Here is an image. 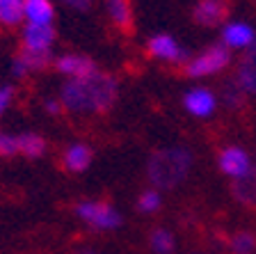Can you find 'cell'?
Wrapping results in <instances>:
<instances>
[{"label": "cell", "instance_id": "obj_17", "mask_svg": "<svg viewBox=\"0 0 256 254\" xmlns=\"http://www.w3.org/2000/svg\"><path fill=\"white\" fill-rule=\"evenodd\" d=\"M23 21V0H0V26L16 28Z\"/></svg>", "mask_w": 256, "mask_h": 254}, {"label": "cell", "instance_id": "obj_20", "mask_svg": "<svg viewBox=\"0 0 256 254\" xmlns=\"http://www.w3.org/2000/svg\"><path fill=\"white\" fill-rule=\"evenodd\" d=\"M231 254H256V238L250 231H238L229 240Z\"/></svg>", "mask_w": 256, "mask_h": 254}, {"label": "cell", "instance_id": "obj_9", "mask_svg": "<svg viewBox=\"0 0 256 254\" xmlns=\"http://www.w3.org/2000/svg\"><path fill=\"white\" fill-rule=\"evenodd\" d=\"M183 106L194 117H210L215 106H218V99H215V94L210 90H206V87H194V90H190L183 96Z\"/></svg>", "mask_w": 256, "mask_h": 254}, {"label": "cell", "instance_id": "obj_6", "mask_svg": "<svg viewBox=\"0 0 256 254\" xmlns=\"http://www.w3.org/2000/svg\"><path fill=\"white\" fill-rule=\"evenodd\" d=\"M218 165L226 176L231 179H240V176H245L252 167V158L247 156L245 149L240 147H226L220 151L218 156Z\"/></svg>", "mask_w": 256, "mask_h": 254}, {"label": "cell", "instance_id": "obj_28", "mask_svg": "<svg viewBox=\"0 0 256 254\" xmlns=\"http://www.w3.org/2000/svg\"><path fill=\"white\" fill-rule=\"evenodd\" d=\"M76 254H101V252H96L94 247H78L76 249Z\"/></svg>", "mask_w": 256, "mask_h": 254}, {"label": "cell", "instance_id": "obj_18", "mask_svg": "<svg viewBox=\"0 0 256 254\" xmlns=\"http://www.w3.org/2000/svg\"><path fill=\"white\" fill-rule=\"evenodd\" d=\"M18 154L26 158H39L46 154V140L39 133H21L18 135Z\"/></svg>", "mask_w": 256, "mask_h": 254}, {"label": "cell", "instance_id": "obj_7", "mask_svg": "<svg viewBox=\"0 0 256 254\" xmlns=\"http://www.w3.org/2000/svg\"><path fill=\"white\" fill-rule=\"evenodd\" d=\"M146 51H149V55L165 60V62H183V60H188V51H183L178 46V42L172 35H165V32L151 37L146 42Z\"/></svg>", "mask_w": 256, "mask_h": 254}, {"label": "cell", "instance_id": "obj_24", "mask_svg": "<svg viewBox=\"0 0 256 254\" xmlns=\"http://www.w3.org/2000/svg\"><path fill=\"white\" fill-rule=\"evenodd\" d=\"M18 154V135L2 133L0 135V156H16Z\"/></svg>", "mask_w": 256, "mask_h": 254}, {"label": "cell", "instance_id": "obj_10", "mask_svg": "<svg viewBox=\"0 0 256 254\" xmlns=\"http://www.w3.org/2000/svg\"><path fill=\"white\" fill-rule=\"evenodd\" d=\"M226 16V3L224 0H199L194 10H192V19L199 26L213 28L224 21Z\"/></svg>", "mask_w": 256, "mask_h": 254}, {"label": "cell", "instance_id": "obj_13", "mask_svg": "<svg viewBox=\"0 0 256 254\" xmlns=\"http://www.w3.org/2000/svg\"><path fill=\"white\" fill-rule=\"evenodd\" d=\"M236 83L250 94H256V42L247 48V53L242 55L238 64V76Z\"/></svg>", "mask_w": 256, "mask_h": 254}, {"label": "cell", "instance_id": "obj_29", "mask_svg": "<svg viewBox=\"0 0 256 254\" xmlns=\"http://www.w3.org/2000/svg\"><path fill=\"white\" fill-rule=\"evenodd\" d=\"M23 3H26V0H23Z\"/></svg>", "mask_w": 256, "mask_h": 254}, {"label": "cell", "instance_id": "obj_12", "mask_svg": "<svg viewBox=\"0 0 256 254\" xmlns=\"http://www.w3.org/2000/svg\"><path fill=\"white\" fill-rule=\"evenodd\" d=\"M92 163V149L87 147V144L82 142H74L66 147V151H64L62 156V165L66 172H71V174H78V172H85L87 167H90Z\"/></svg>", "mask_w": 256, "mask_h": 254}, {"label": "cell", "instance_id": "obj_1", "mask_svg": "<svg viewBox=\"0 0 256 254\" xmlns=\"http://www.w3.org/2000/svg\"><path fill=\"white\" fill-rule=\"evenodd\" d=\"M117 78L96 69L94 74L82 76V78H66L60 92V103L76 115L108 112L117 101Z\"/></svg>", "mask_w": 256, "mask_h": 254}, {"label": "cell", "instance_id": "obj_2", "mask_svg": "<svg viewBox=\"0 0 256 254\" xmlns=\"http://www.w3.org/2000/svg\"><path fill=\"white\" fill-rule=\"evenodd\" d=\"M192 167V154L186 147L158 149L149 156L146 163V176L156 190H172L186 181Z\"/></svg>", "mask_w": 256, "mask_h": 254}, {"label": "cell", "instance_id": "obj_8", "mask_svg": "<svg viewBox=\"0 0 256 254\" xmlns=\"http://www.w3.org/2000/svg\"><path fill=\"white\" fill-rule=\"evenodd\" d=\"M53 64H55V69L60 74H64L66 78H82V76H90L96 71L94 60L87 58V55H78V53L60 55Z\"/></svg>", "mask_w": 256, "mask_h": 254}, {"label": "cell", "instance_id": "obj_11", "mask_svg": "<svg viewBox=\"0 0 256 254\" xmlns=\"http://www.w3.org/2000/svg\"><path fill=\"white\" fill-rule=\"evenodd\" d=\"M23 19L30 26H53L55 7L50 0H26L23 3Z\"/></svg>", "mask_w": 256, "mask_h": 254}, {"label": "cell", "instance_id": "obj_16", "mask_svg": "<svg viewBox=\"0 0 256 254\" xmlns=\"http://www.w3.org/2000/svg\"><path fill=\"white\" fill-rule=\"evenodd\" d=\"M106 10H108V16H110L112 26H117L122 32H128L133 28L130 0H106Z\"/></svg>", "mask_w": 256, "mask_h": 254}, {"label": "cell", "instance_id": "obj_25", "mask_svg": "<svg viewBox=\"0 0 256 254\" xmlns=\"http://www.w3.org/2000/svg\"><path fill=\"white\" fill-rule=\"evenodd\" d=\"M12 101H14V87H10V85H0V115L12 106Z\"/></svg>", "mask_w": 256, "mask_h": 254}, {"label": "cell", "instance_id": "obj_5", "mask_svg": "<svg viewBox=\"0 0 256 254\" xmlns=\"http://www.w3.org/2000/svg\"><path fill=\"white\" fill-rule=\"evenodd\" d=\"M21 44L23 51H32V53H50V48L55 44V28L53 26H30L26 23L21 32Z\"/></svg>", "mask_w": 256, "mask_h": 254}, {"label": "cell", "instance_id": "obj_22", "mask_svg": "<svg viewBox=\"0 0 256 254\" xmlns=\"http://www.w3.org/2000/svg\"><path fill=\"white\" fill-rule=\"evenodd\" d=\"M149 245H151V249H154V254H172L176 247L174 236H172L167 229H156V231L151 233Z\"/></svg>", "mask_w": 256, "mask_h": 254}, {"label": "cell", "instance_id": "obj_4", "mask_svg": "<svg viewBox=\"0 0 256 254\" xmlns=\"http://www.w3.org/2000/svg\"><path fill=\"white\" fill-rule=\"evenodd\" d=\"M231 62V51L224 44H213L210 48H206L204 53H199L197 58H192L186 64V74L190 78H202V76H213L218 71H222L226 64Z\"/></svg>", "mask_w": 256, "mask_h": 254}, {"label": "cell", "instance_id": "obj_15", "mask_svg": "<svg viewBox=\"0 0 256 254\" xmlns=\"http://www.w3.org/2000/svg\"><path fill=\"white\" fill-rule=\"evenodd\" d=\"M231 192L240 204H247V206H256V163L250 167L245 176L234 181L231 185Z\"/></svg>", "mask_w": 256, "mask_h": 254}, {"label": "cell", "instance_id": "obj_23", "mask_svg": "<svg viewBox=\"0 0 256 254\" xmlns=\"http://www.w3.org/2000/svg\"><path fill=\"white\" fill-rule=\"evenodd\" d=\"M160 204H162V199H160V192L156 188H149L138 197V208L142 213H156L160 208Z\"/></svg>", "mask_w": 256, "mask_h": 254}, {"label": "cell", "instance_id": "obj_3", "mask_svg": "<svg viewBox=\"0 0 256 254\" xmlns=\"http://www.w3.org/2000/svg\"><path fill=\"white\" fill-rule=\"evenodd\" d=\"M76 215L85 224L101 231H110L122 224V213L106 201H80L76 204Z\"/></svg>", "mask_w": 256, "mask_h": 254}, {"label": "cell", "instance_id": "obj_21", "mask_svg": "<svg viewBox=\"0 0 256 254\" xmlns=\"http://www.w3.org/2000/svg\"><path fill=\"white\" fill-rule=\"evenodd\" d=\"M222 101L226 108L238 110V108L245 103V90H242L236 80H226V83H224V90H222Z\"/></svg>", "mask_w": 256, "mask_h": 254}, {"label": "cell", "instance_id": "obj_27", "mask_svg": "<svg viewBox=\"0 0 256 254\" xmlns=\"http://www.w3.org/2000/svg\"><path fill=\"white\" fill-rule=\"evenodd\" d=\"M44 108H46L48 115H60V112L64 110L62 103H60V99H46L44 101Z\"/></svg>", "mask_w": 256, "mask_h": 254}, {"label": "cell", "instance_id": "obj_19", "mask_svg": "<svg viewBox=\"0 0 256 254\" xmlns=\"http://www.w3.org/2000/svg\"><path fill=\"white\" fill-rule=\"evenodd\" d=\"M16 58L23 62L28 74H32V71H44L46 67H50V64L55 62L53 53H32V51H23V48L16 53Z\"/></svg>", "mask_w": 256, "mask_h": 254}, {"label": "cell", "instance_id": "obj_26", "mask_svg": "<svg viewBox=\"0 0 256 254\" xmlns=\"http://www.w3.org/2000/svg\"><path fill=\"white\" fill-rule=\"evenodd\" d=\"M62 3L76 12H87L92 7V0H62Z\"/></svg>", "mask_w": 256, "mask_h": 254}, {"label": "cell", "instance_id": "obj_14", "mask_svg": "<svg viewBox=\"0 0 256 254\" xmlns=\"http://www.w3.org/2000/svg\"><path fill=\"white\" fill-rule=\"evenodd\" d=\"M222 42L226 48H247L256 42V37L247 23H229L222 30Z\"/></svg>", "mask_w": 256, "mask_h": 254}]
</instances>
